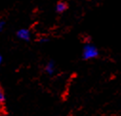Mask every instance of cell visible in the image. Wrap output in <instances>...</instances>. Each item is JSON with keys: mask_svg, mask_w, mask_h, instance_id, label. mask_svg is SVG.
I'll return each mask as SVG.
<instances>
[{"mask_svg": "<svg viewBox=\"0 0 121 116\" xmlns=\"http://www.w3.org/2000/svg\"><path fill=\"white\" fill-rule=\"evenodd\" d=\"M31 32H30L28 29L26 28H22V29H19L16 33V37L21 39V40H25V41H29L30 39H31Z\"/></svg>", "mask_w": 121, "mask_h": 116, "instance_id": "cell-2", "label": "cell"}, {"mask_svg": "<svg viewBox=\"0 0 121 116\" xmlns=\"http://www.w3.org/2000/svg\"><path fill=\"white\" fill-rule=\"evenodd\" d=\"M47 41H49V39H47V38H41V39H39V42L40 43H44V42H47Z\"/></svg>", "mask_w": 121, "mask_h": 116, "instance_id": "cell-7", "label": "cell"}, {"mask_svg": "<svg viewBox=\"0 0 121 116\" xmlns=\"http://www.w3.org/2000/svg\"><path fill=\"white\" fill-rule=\"evenodd\" d=\"M99 55L98 49L96 46H95L92 43H87L84 45L83 50H82V58L85 61H90V60H94L96 59Z\"/></svg>", "mask_w": 121, "mask_h": 116, "instance_id": "cell-1", "label": "cell"}, {"mask_svg": "<svg viewBox=\"0 0 121 116\" xmlns=\"http://www.w3.org/2000/svg\"><path fill=\"white\" fill-rule=\"evenodd\" d=\"M45 71L48 75L52 76L55 72V63L53 61H49L45 65Z\"/></svg>", "mask_w": 121, "mask_h": 116, "instance_id": "cell-3", "label": "cell"}, {"mask_svg": "<svg viewBox=\"0 0 121 116\" xmlns=\"http://www.w3.org/2000/svg\"><path fill=\"white\" fill-rule=\"evenodd\" d=\"M5 25H6V22L4 20H0V32H2L4 30Z\"/></svg>", "mask_w": 121, "mask_h": 116, "instance_id": "cell-6", "label": "cell"}, {"mask_svg": "<svg viewBox=\"0 0 121 116\" xmlns=\"http://www.w3.org/2000/svg\"><path fill=\"white\" fill-rule=\"evenodd\" d=\"M2 62H3V58H2L1 54H0V66H1V64H2Z\"/></svg>", "mask_w": 121, "mask_h": 116, "instance_id": "cell-8", "label": "cell"}, {"mask_svg": "<svg viewBox=\"0 0 121 116\" xmlns=\"http://www.w3.org/2000/svg\"><path fill=\"white\" fill-rule=\"evenodd\" d=\"M5 100H6V97H5V92L2 88V86L0 85V105H2L5 103Z\"/></svg>", "mask_w": 121, "mask_h": 116, "instance_id": "cell-5", "label": "cell"}, {"mask_svg": "<svg viewBox=\"0 0 121 116\" xmlns=\"http://www.w3.org/2000/svg\"><path fill=\"white\" fill-rule=\"evenodd\" d=\"M55 9H56L57 13H64L68 9V6H67V4L65 2H58L56 4Z\"/></svg>", "mask_w": 121, "mask_h": 116, "instance_id": "cell-4", "label": "cell"}]
</instances>
